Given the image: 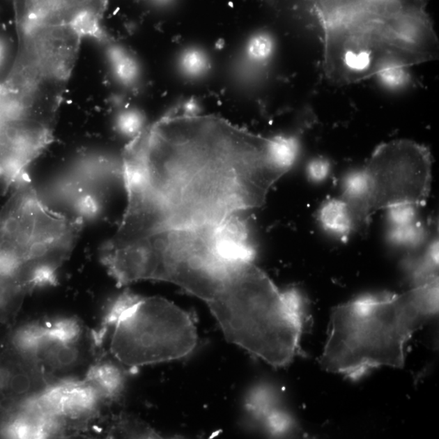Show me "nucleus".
<instances>
[{
    "label": "nucleus",
    "instance_id": "nucleus-17",
    "mask_svg": "<svg viewBox=\"0 0 439 439\" xmlns=\"http://www.w3.org/2000/svg\"><path fill=\"white\" fill-rule=\"evenodd\" d=\"M407 68L393 67L387 68L379 73L378 77L385 85L392 87H397L403 84L407 79Z\"/></svg>",
    "mask_w": 439,
    "mask_h": 439
},
{
    "label": "nucleus",
    "instance_id": "nucleus-18",
    "mask_svg": "<svg viewBox=\"0 0 439 439\" xmlns=\"http://www.w3.org/2000/svg\"><path fill=\"white\" fill-rule=\"evenodd\" d=\"M330 169L329 161L325 159L317 158L311 160L307 166V174L311 180L314 182H321L328 176Z\"/></svg>",
    "mask_w": 439,
    "mask_h": 439
},
{
    "label": "nucleus",
    "instance_id": "nucleus-8",
    "mask_svg": "<svg viewBox=\"0 0 439 439\" xmlns=\"http://www.w3.org/2000/svg\"><path fill=\"white\" fill-rule=\"evenodd\" d=\"M79 341L63 344L47 335L31 360L47 378L75 373L84 367L88 358V349L82 346Z\"/></svg>",
    "mask_w": 439,
    "mask_h": 439
},
{
    "label": "nucleus",
    "instance_id": "nucleus-10",
    "mask_svg": "<svg viewBox=\"0 0 439 439\" xmlns=\"http://www.w3.org/2000/svg\"><path fill=\"white\" fill-rule=\"evenodd\" d=\"M246 407L252 417L265 424L273 436L285 434L293 427L291 417L278 409L275 394L263 385L252 390L247 399Z\"/></svg>",
    "mask_w": 439,
    "mask_h": 439
},
{
    "label": "nucleus",
    "instance_id": "nucleus-9",
    "mask_svg": "<svg viewBox=\"0 0 439 439\" xmlns=\"http://www.w3.org/2000/svg\"><path fill=\"white\" fill-rule=\"evenodd\" d=\"M105 400L100 390L86 380H68L63 395L61 416L68 421L86 422L94 416Z\"/></svg>",
    "mask_w": 439,
    "mask_h": 439
},
{
    "label": "nucleus",
    "instance_id": "nucleus-15",
    "mask_svg": "<svg viewBox=\"0 0 439 439\" xmlns=\"http://www.w3.org/2000/svg\"><path fill=\"white\" fill-rule=\"evenodd\" d=\"M49 338L63 344L76 343L81 339L82 326L75 319L63 318L45 326Z\"/></svg>",
    "mask_w": 439,
    "mask_h": 439
},
{
    "label": "nucleus",
    "instance_id": "nucleus-3",
    "mask_svg": "<svg viewBox=\"0 0 439 439\" xmlns=\"http://www.w3.org/2000/svg\"><path fill=\"white\" fill-rule=\"evenodd\" d=\"M323 32V70L343 84L436 58L428 0H310Z\"/></svg>",
    "mask_w": 439,
    "mask_h": 439
},
{
    "label": "nucleus",
    "instance_id": "nucleus-2",
    "mask_svg": "<svg viewBox=\"0 0 439 439\" xmlns=\"http://www.w3.org/2000/svg\"><path fill=\"white\" fill-rule=\"evenodd\" d=\"M254 256L239 217L153 234L116 250L127 281H163L183 288L208 305L229 341L240 339L268 280Z\"/></svg>",
    "mask_w": 439,
    "mask_h": 439
},
{
    "label": "nucleus",
    "instance_id": "nucleus-14",
    "mask_svg": "<svg viewBox=\"0 0 439 439\" xmlns=\"http://www.w3.org/2000/svg\"><path fill=\"white\" fill-rule=\"evenodd\" d=\"M110 436L124 438H160V434L151 429L148 424L129 416H120L115 419Z\"/></svg>",
    "mask_w": 439,
    "mask_h": 439
},
{
    "label": "nucleus",
    "instance_id": "nucleus-13",
    "mask_svg": "<svg viewBox=\"0 0 439 439\" xmlns=\"http://www.w3.org/2000/svg\"><path fill=\"white\" fill-rule=\"evenodd\" d=\"M45 326L38 324L24 325L13 337V345L19 354L31 360L46 338Z\"/></svg>",
    "mask_w": 439,
    "mask_h": 439
},
{
    "label": "nucleus",
    "instance_id": "nucleus-12",
    "mask_svg": "<svg viewBox=\"0 0 439 439\" xmlns=\"http://www.w3.org/2000/svg\"><path fill=\"white\" fill-rule=\"evenodd\" d=\"M320 221L332 233L346 236L354 224L353 214L344 199H330L320 210Z\"/></svg>",
    "mask_w": 439,
    "mask_h": 439
},
{
    "label": "nucleus",
    "instance_id": "nucleus-11",
    "mask_svg": "<svg viewBox=\"0 0 439 439\" xmlns=\"http://www.w3.org/2000/svg\"><path fill=\"white\" fill-rule=\"evenodd\" d=\"M125 378L119 366L106 361L91 365L84 380L95 385L105 400L114 401L123 392Z\"/></svg>",
    "mask_w": 439,
    "mask_h": 439
},
{
    "label": "nucleus",
    "instance_id": "nucleus-19",
    "mask_svg": "<svg viewBox=\"0 0 439 439\" xmlns=\"http://www.w3.org/2000/svg\"><path fill=\"white\" fill-rule=\"evenodd\" d=\"M252 52L258 57H265L271 50V43L265 37H260L253 43Z\"/></svg>",
    "mask_w": 439,
    "mask_h": 439
},
{
    "label": "nucleus",
    "instance_id": "nucleus-16",
    "mask_svg": "<svg viewBox=\"0 0 439 439\" xmlns=\"http://www.w3.org/2000/svg\"><path fill=\"white\" fill-rule=\"evenodd\" d=\"M416 208L412 205H400L389 208V219L393 226H405L413 224L416 217Z\"/></svg>",
    "mask_w": 439,
    "mask_h": 439
},
{
    "label": "nucleus",
    "instance_id": "nucleus-1",
    "mask_svg": "<svg viewBox=\"0 0 439 439\" xmlns=\"http://www.w3.org/2000/svg\"><path fill=\"white\" fill-rule=\"evenodd\" d=\"M298 153L294 138H266L216 116L164 117L125 151L126 208L102 247L213 226L261 208Z\"/></svg>",
    "mask_w": 439,
    "mask_h": 439
},
{
    "label": "nucleus",
    "instance_id": "nucleus-6",
    "mask_svg": "<svg viewBox=\"0 0 439 439\" xmlns=\"http://www.w3.org/2000/svg\"><path fill=\"white\" fill-rule=\"evenodd\" d=\"M431 155L411 140H395L378 146L362 169L366 185V222L380 209L422 206L431 184Z\"/></svg>",
    "mask_w": 439,
    "mask_h": 439
},
{
    "label": "nucleus",
    "instance_id": "nucleus-5",
    "mask_svg": "<svg viewBox=\"0 0 439 439\" xmlns=\"http://www.w3.org/2000/svg\"><path fill=\"white\" fill-rule=\"evenodd\" d=\"M112 329L111 353L130 368L182 359L198 341L192 315L158 297L134 295Z\"/></svg>",
    "mask_w": 439,
    "mask_h": 439
},
{
    "label": "nucleus",
    "instance_id": "nucleus-4",
    "mask_svg": "<svg viewBox=\"0 0 439 439\" xmlns=\"http://www.w3.org/2000/svg\"><path fill=\"white\" fill-rule=\"evenodd\" d=\"M438 311V277L402 294L366 295L337 306L321 368L351 380L380 366L403 368L405 346Z\"/></svg>",
    "mask_w": 439,
    "mask_h": 439
},
{
    "label": "nucleus",
    "instance_id": "nucleus-7",
    "mask_svg": "<svg viewBox=\"0 0 439 439\" xmlns=\"http://www.w3.org/2000/svg\"><path fill=\"white\" fill-rule=\"evenodd\" d=\"M22 32L38 27H71L96 33L107 0H15Z\"/></svg>",
    "mask_w": 439,
    "mask_h": 439
}]
</instances>
